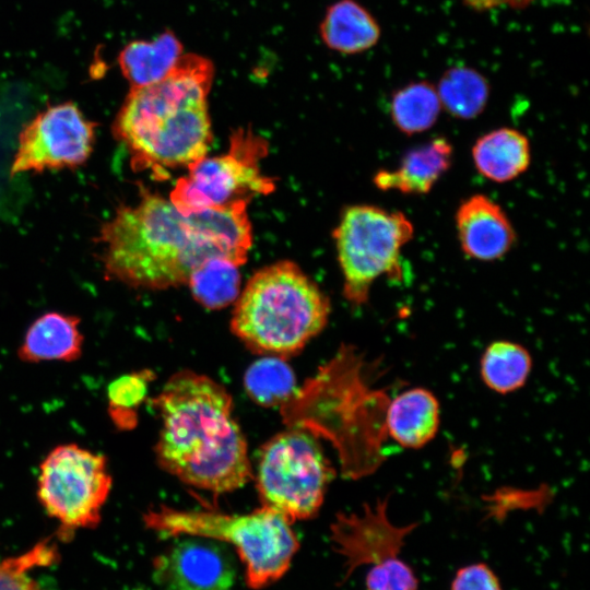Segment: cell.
<instances>
[{
	"label": "cell",
	"mask_w": 590,
	"mask_h": 590,
	"mask_svg": "<svg viewBox=\"0 0 590 590\" xmlns=\"http://www.w3.org/2000/svg\"><path fill=\"white\" fill-rule=\"evenodd\" d=\"M248 201L182 213L168 199L143 190L135 205H121L99 234L108 279L135 288L187 285L205 260L241 266L252 244Z\"/></svg>",
	"instance_id": "6da1fadb"
},
{
	"label": "cell",
	"mask_w": 590,
	"mask_h": 590,
	"mask_svg": "<svg viewBox=\"0 0 590 590\" xmlns=\"http://www.w3.org/2000/svg\"><path fill=\"white\" fill-rule=\"evenodd\" d=\"M150 403L161 420L154 453L162 470L213 495L234 492L252 479L247 441L224 386L182 369Z\"/></svg>",
	"instance_id": "7a4b0ae2"
},
{
	"label": "cell",
	"mask_w": 590,
	"mask_h": 590,
	"mask_svg": "<svg viewBox=\"0 0 590 590\" xmlns=\"http://www.w3.org/2000/svg\"><path fill=\"white\" fill-rule=\"evenodd\" d=\"M211 61L182 55L163 80L132 87L114 122V134L134 170L164 177L169 168L188 167L206 156L212 142L208 94Z\"/></svg>",
	"instance_id": "3957f363"
},
{
	"label": "cell",
	"mask_w": 590,
	"mask_h": 590,
	"mask_svg": "<svg viewBox=\"0 0 590 590\" xmlns=\"http://www.w3.org/2000/svg\"><path fill=\"white\" fill-rule=\"evenodd\" d=\"M329 297L293 261L255 272L234 303L232 332L252 352L287 357L328 323Z\"/></svg>",
	"instance_id": "277c9868"
},
{
	"label": "cell",
	"mask_w": 590,
	"mask_h": 590,
	"mask_svg": "<svg viewBox=\"0 0 590 590\" xmlns=\"http://www.w3.org/2000/svg\"><path fill=\"white\" fill-rule=\"evenodd\" d=\"M369 367L354 346L343 345L312 379L319 385V430L335 445L342 472L351 479L374 473L386 460L391 398L369 382Z\"/></svg>",
	"instance_id": "5b68a950"
},
{
	"label": "cell",
	"mask_w": 590,
	"mask_h": 590,
	"mask_svg": "<svg viewBox=\"0 0 590 590\" xmlns=\"http://www.w3.org/2000/svg\"><path fill=\"white\" fill-rule=\"evenodd\" d=\"M143 520L162 538L187 535L232 544L245 567L246 583L255 590L282 578L299 548L292 523L262 506L236 515L161 505L145 512Z\"/></svg>",
	"instance_id": "8992f818"
},
{
	"label": "cell",
	"mask_w": 590,
	"mask_h": 590,
	"mask_svg": "<svg viewBox=\"0 0 590 590\" xmlns=\"http://www.w3.org/2000/svg\"><path fill=\"white\" fill-rule=\"evenodd\" d=\"M413 236L412 222L400 211L371 204L345 208L333 232L344 298L358 307L380 276L402 281L401 252Z\"/></svg>",
	"instance_id": "52a82bcc"
},
{
	"label": "cell",
	"mask_w": 590,
	"mask_h": 590,
	"mask_svg": "<svg viewBox=\"0 0 590 590\" xmlns=\"http://www.w3.org/2000/svg\"><path fill=\"white\" fill-rule=\"evenodd\" d=\"M334 475L311 432L293 427L274 435L261 447L256 487L262 507L293 523L318 514Z\"/></svg>",
	"instance_id": "ba28073f"
},
{
	"label": "cell",
	"mask_w": 590,
	"mask_h": 590,
	"mask_svg": "<svg viewBox=\"0 0 590 590\" xmlns=\"http://www.w3.org/2000/svg\"><path fill=\"white\" fill-rule=\"evenodd\" d=\"M113 487L107 458L75 442L52 448L38 470L36 495L66 539L95 528Z\"/></svg>",
	"instance_id": "9c48e42d"
},
{
	"label": "cell",
	"mask_w": 590,
	"mask_h": 590,
	"mask_svg": "<svg viewBox=\"0 0 590 590\" xmlns=\"http://www.w3.org/2000/svg\"><path fill=\"white\" fill-rule=\"evenodd\" d=\"M266 153L263 139L248 130L235 131L226 153L204 156L187 167L188 174L170 191V202L180 212L190 213L249 202L256 194L272 192L274 181L260 170Z\"/></svg>",
	"instance_id": "30bf717a"
},
{
	"label": "cell",
	"mask_w": 590,
	"mask_h": 590,
	"mask_svg": "<svg viewBox=\"0 0 590 590\" xmlns=\"http://www.w3.org/2000/svg\"><path fill=\"white\" fill-rule=\"evenodd\" d=\"M95 123L72 103L49 106L20 133L10 174L74 168L94 146Z\"/></svg>",
	"instance_id": "8fae6325"
},
{
	"label": "cell",
	"mask_w": 590,
	"mask_h": 590,
	"mask_svg": "<svg viewBox=\"0 0 590 590\" xmlns=\"http://www.w3.org/2000/svg\"><path fill=\"white\" fill-rule=\"evenodd\" d=\"M389 496L365 503L359 511L339 512L330 524L333 551L343 559L342 582L358 568L400 556L406 538L418 522L393 523L388 516Z\"/></svg>",
	"instance_id": "7c38bea8"
},
{
	"label": "cell",
	"mask_w": 590,
	"mask_h": 590,
	"mask_svg": "<svg viewBox=\"0 0 590 590\" xmlns=\"http://www.w3.org/2000/svg\"><path fill=\"white\" fill-rule=\"evenodd\" d=\"M236 575L225 546L197 536L174 543L153 560V577L163 590H231Z\"/></svg>",
	"instance_id": "4fadbf2b"
},
{
	"label": "cell",
	"mask_w": 590,
	"mask_h": 590,
	"mask_svg": "<svg viewBox=\"0 0 590 590\" xmlns=\"http://www.w3.org/2000/svg\"><path fill=\"white\" fill-rule=\"evenodd\" d=\"M455 224L462 252L473 260H499L517 241L516 231L506 212L482 193L460 202Z\"/></svg>",
	"instance_id": "5bb4252c"
},
{
	"label": "cell",
	"mask_w": 590,
	"mask_h": 590,
	"mask_svg": "<svg viewBox=\"0 0 590 590\" xmlns=\"http://www.w3.org/2000/svg\"><path fill=\"white\" fill-rule=\"evenodd\" d=\"M452 158L451 142L444 137L433 138L405 152L397 168L379 170L374 182L382 191L426 194L449 170Z\"/></svg>",
	"instance_id": "9a60e30c"
},
{
	"label": "cell",
	"mask_w": 590,
	"mask_h": 590,
	"mask_svg": "<svg viewBox=\"0 0 590 590\" xmlns=\"http://www.w3.org/2000/svg\"><path fill=\"white\" fill-rule=\"evenodd\" d=\"M83 343L80 318L51 311L32 322L17 349V356L30 364L70 363L81 357Z\"/></svg>",
	"instance_id": "2e32d148"
},
{
	"label": "cell",
	"mask_w": 590,
	"mask_h": 590,
	"mask_svg": "<svg viewBox=\"0 0 590 590\" xmlns=\"http://www.w3.org/2000/svg\"><path fill=\"white\" fill-rule=\"evenodd\" d=\"M439 424V401L426 388L408 389L389 402L387 434L403 448L424 447L436 436Z\"/></svg>",
	"instance_id": "e0dca14e"
},
{
	"label": "cell",
	"mask_w": 590,
	"mask_h": 590,
	"mask_svg": "<svg viewBox=\"0 0 590 590\" xmlns=\"http://www.w3.org/2000/svg\"><path fill=\"white\" fill-rule=\"evenodd\" d=\"M475 169L486 179L509 182L529 168L531 146L529 139L514 128H498L480 137L472 146Z\"/></svg>",
	"instance_id": "ac0fdd59"
},
{
	"label": "cell",
	"mask_w": 590,
	"mask_h": 590,
	"mask_svg": "<svg viewBox=\"0 0 590 590\" xmlns=\"http://www.w3.org/2000/svg\"><path fill=\"white\" fill-rule=\"evenodd\" d=\"M182 47L170 32L150 40L128 44L119 56L123 75L132 87L154 84L166 78L179 61Z\"/></svg>",
	"instance_id": "d6986e66"
},
{
	"label": "cell",
	"mask_w": 590,
	"mask_h": 590,
	"mask_svg": "<svg viewBox=\"0 0 590 590\" xmlns=\"http://www.w3.org/2000/svg\"><path fill=\"white\" fill-rule=\"evenodd\" d=\"M324 43L343 54L362 52L379 39L380 30L371 14L354 0L332 4L320 27Z\"/></svg>",
	"instance_id": "ffe728a7"
},
{
	"label": "cell",
	"mask_w": 590,
	"mask_h": 590,
	"mask_svg": "<svg viewBox=\"0 0 590 590\" xmlns=\"http://www.w3.org/2000/svg\"><path fill=\"white\" fill-rule=\"evenodd\" d=\"M532 368L529 351L519 343L498 340L486 346L480 361L483 382L492 391L507 394L519 390Z\"/></svg>",
	"instance_id": "44dd1931"
},
{
	"label": "cell",
	"mask_w": 590,
	"mask_h": 590,
	"mask_svg": "<svg viewBox=\"0 0 590 590\" xmlns=\"http://www.w3.org/2000/svg\"><path fill=\"white\" fill-rule=\"evenodd\" d=\"M436 90L441 107L463 120L481 115L489 97L487 80L476 70L467 67L447 70Z\"/></svg>",
	"instance_id": "7402d4cb"
},
{
	"label": "cell",
	"mask_w": 590,
	"mask_h": 590,
	"mask_svg": "<svg viewBox=\"0 0 590 590\" xmlns=\"http://www.w3.org/2000/svg\"><path fill=\"white\" fill-rule=\"evenodd\" d=\"M239 267L223 257L202 262L187 282L193 298L209 309H221L235 303L241 290Z\"/></svg>",
	"instance_id": "603a6c76"
},
{
	"label": "cell",
	"mask_w": 590,
	"mask_h": 590,
	"mask_svg": "<svg viewBox=\"0 0 590 590\" xmlns=\"http://www.w3.org/2000/svg\"><path fill=\"white\" fill-rule=\"evenodd\" d=\"M440 109L437 90L426 81L412 82L396 91L390 102L391 120L405 135L429 130L436 123Z\"/></svg>",
	"instance_id": "cb8c5ba5"
},
{
	"label": "cell",
	"mask_w": 590,
	"mask_h": 590,
	"mask_svg": "<svg viewBox=\"0 0 590 590\" xmlns=\"http://www.w3.org/2000/svg\"><path fill=\"white\" fill-rule=\"evenodd\" d=\"M244 386L251 400L268 408H283L297 392L294 371L278 356L253 362L245 373Z\"/></svg>",
	"instance_id": "d4e9b609"
},
{
	"label": "cell",
	"mask_w": 590,
	"mask_h": 590,
	"mask_svg": "<svg viewBox=\"0 0 590 590\" xmlns=\"http://www.w3.org/2000/svg\"><path fill=\"white\" fill-rule=\"evenodd\" d=\"M153 373L143 369L121 375L107 387V412L121 430L135 427L139 406L144 401Z\"/></svg>",
	"instance_id": "484cf974"
},
{
	"label": "cell",
	"mask_w": 590,
	"mask_h": 590,
	"mask_svg": "<svg viewBox=\"0 0 590 590\" xmlns=\"http://www.w3.org/2000/svg\"><path fill=\"white\" fill-rule=\"evenodd\" d=\"M55 559L54 546L42 541L21 555L0 560V590H43L30 571L34 567L47 566Z\"/></svg>",
	"instance_id": "4316f807"
},
{
	"label": "cell",
	"mask_w": 590,
	"mask_h": 590,
	"mask_svg": "<svg viewBox=\"0 0 590 590\" xmlns=\"http://www.w3.org/2000/svg\"><path fill=\"white\" fill-rule=\"evenodd\" d=\"M420 581L413 567L400 556L369 566L366 590H418Z\"/></svg>",
	"instance_id": "83f0119b"
},
{
	"label": "cell",
	"mask_w": 590,
	"mask_h": 590,
	"mask_svg": "<svg viewBox=\"0 0 590 590\" xmlns=\"http://www.w3.org/2000/svg\"><path fill=\"white\" fill-rule=\"evenodd\" d=\"M450 590H503L498 576L483 562L460 567L450 583Z\"/></svg>",
	"instance_id": "f1b7e54d"
},
{
	"label": "cell",
	"mask_w": 590,
	"mask_h": 590,
	"mask_svg": "<svg viewBox=\"0 0 590 590\" xmlns=\"http://www.w3.org/2000/svg\"><path fill=\"white\" fill-rule=\"evenodd\" d=\"M468 4L476 9H491L499 5H511L520 8L527 5L531 0H465Z\"/></svg>",
	"instance_id": "f546056e"
}]
</instances>
